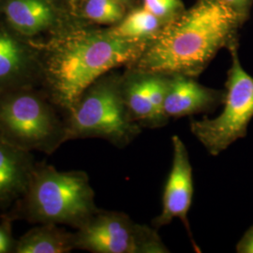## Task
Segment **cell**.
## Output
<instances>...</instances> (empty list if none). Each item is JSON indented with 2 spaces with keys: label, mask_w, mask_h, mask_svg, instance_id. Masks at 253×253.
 Instances as JSON below:
<instances>
[{
  "label": "cell",
  "mask_w": 253,
  "mask_h": 253,
  "mask_svg": "<svg viewBox=\"0 0 253 253\" xmlns=\"http://www.w3.org/2000/svg\"><path fill=\"white\" fill-rule=\"evenodd\" d=\"M36 164L32 152L11 145L0 134V210L13 207L25 194Z\"/></svg>",
  "instance_id": "11"
},
{
  "label": "cell",
  "mask_w": 253,
  "mask_h": 253,
  "mask_svg": "<svg viewBox=\"0 0 253 253\" xmlns=\"http://www.w3.org/2000/svg\"><path fill=\"white\" fill-rule=\"evenodd\" d=\"M118 1L125 7H130L134 3V0H118Z\"/></svg>",
  "instance_id": "21"
},
{
  "label": "cell",
  "mask_w": 253,
  "mask_h": 253,
  "mask_svg": "<svg viewBox=\"0 0 253 253\" xmlns=\"http://www.w3.org/2000/svg\"><path fill=\"white\" fill-rule=\"evenodd\" d=\"M12 220L9 217H3L0 223V253H14L17 239L14 238L11 228Z\"/></svg>",
  "instance_id": "18"
},
{
  "label": "cell",
  "mask_w": 253,
  "mask_h": 253,
  "mask_svg": "<svg viewBox=\"0 0 253 253\" xmlns=\"http://www.w3.org/2000/svg\"><path fill=\"white\" fill-rule=\"evenodd\" d=\"M143 7L163 21L173 19L184 10L181 0H144Z\"/></svg>",
  "instance_id": "17"
},
{
  "label": "cell",
  "mask_w": 253,
  "mask_h": 253,
  "mask_svg": "<svg viewBox=\"0 0 253 253\" xmlns=\"http://www.w3.org/2000/svg\"><path fill=\"white\" fill-rule=\"evenodd\" d=\"M236 253H253V225L248 229L236 245Z\"/></svg>",
  "instance_id": "19"
},
{
  "label": "cell",
  "mask_w": 253,
  "mask_h": 253,
  "mask_svg": "<svg viewBox=\"0 0 253 253\" xmlns=\"http://www.w3.org/2000/svg\"><path fill=\"white\" fill-rule=\"evenodd\" d=\"M121 86L130 117L143 128H160L168 124L169 118L160 115L149 100L144 73L129 69L126 75L121 76Z\"/></svg>",
  "instance_id": "13"
},
{
  "label": "cell",
  "mask_w": 253,
  "mask_h": 253,
  "mask_svg": "<svg viewBox=\"0 0 253 253\" xmlns=\"http://www.w3.org/2000/svg\"><path fill=\"white\" fill-rule=\"evenodd\" d=\"M16 242L14 253H69L75 250L74 233L57 224H36Z\"/></svg>",
  "instance_id": "14"
},
{
  "label": "cell",
  "mask_w": 253,
  "mask_h": 253,
  "mask_svg": "<svg viewBox=\"0 0 253 253\" xmlns=\"http://www.w3.org/2000/svg\"><path fill=\"white\" fill-rule=\"evenodd\" d=\"M148 43L118 36L112 29H76L59 35L41 53L46 92L66 115L93 83L134 63Z\"/></svg>",
  "instance_id": "1"
},
{
  "label": "cell",
  "mask_w": 253,
  "mask_h": 253,
  "mask_svg": "<svg viewBox=\"0 0 253 253\" xmlns=\"http://www.w3.org/2000/svg\"><path fill=\"white\" fill-rule=\"evenodd\" d=\"M241 17L221 0H199L164 26L128 68L196 77L222 47L235 44Z\"/></svg>",
  "instance_id": "2"
},
{
  "label": "cell",
  "mask_w": 253,
  "mask_h": 253,
  "mask_svg": "<svg viewBox=\"0 0 253 253\" xmlns=\"http://www.w3.org/2000/svg\"><path fill=\"white\" fill-rule=\"evenodd\" d=\"M229 7L235 9L240 15H244L246 10L249 8L252 0H221Z\"/></svg>",
  "instance_id": "20"
},
{
  "label": "cell",
  "mask_w": 253,
  "mask_h": 253,
  "mask_svg": "<svg viewBox=\"0 0 253 253\" xmlns=\"http://www.w3.org/2000/svg\"><path fill=\"white\" fill-rule=\"evenodd\" d=\"M81 1L82 0H69V3L72 6V8L75 9H77V7H78V5L80 4Z\"/></svg>",
  "instance_id": "22"
},
{
  "label": "cell",
  "mask_w": 253,
  "mask_h": 253,
  "mask_svg": "<svg viewBox=\"0 0 253 253\" xmlns=\"http://www.w3.org/2000/svg\"><path fill=\"white\" fill-rule=\"evenodd\" d=\"M75 250L92 253H168L158 229L126 213L100 209L74 232Z\"/></svg>",
  "instance_id": "7"
},
{
  "label": "cell",
  "mask_w": 253,
  "mask_h": 253,
  "mask_svg": "<svg viewBox=\"0 0 253 253\" xmlns=\"http://www.w3.org/2000/svg\"><path fill=\"white\" fill-rule=\"evenodd\" d=\"M40 83L43 84L41 53L0 28V97Z\"/></svg>",
  "instance_id": "9"
},
{
  "label": "cell",
  "mask_w": 253,
  "mask_h": 253,
  "mask_svg": "<svg viewBox=\"0 0 253 253\" xmlns=\"http://www.w3.org/2000/svg\"><path fill=\"white\" fill-rule=\"evenodd\" d=\"M100 208L88 174L84 171H58L37 163L25 194L5 217L32 224H57L79 229Z\"/></svg>",
  "instance_id": "3"
},
{
  "label": "cell",
  "mask_w": 253,
  "mask_h": 253,
  "mask_svg": "<svg viewBox=\"0 0 253 253\" xmlns=\"http://www.w3.org/2000/svg\"><path fill=\"white\" fill-rule=\"evenodd\" d=\"M168 75L163 112L169 119L210 113L223 103L225 91L204 86L188 75Z\"/></svg>",
  "instance_id": "10"
},
{
  "label": "cell",
  "mask_w": 253,
  "mask_h": 253,
  "mask_svg": "<svg viewBox=\"0 0 253 253\" xmlns=\"http://www.w3.org/2000/svg\"><path fill=\"white\" fill-rule=\"evenodd\" d=\"M59 111L46 90L9 92L0 97V134L23 150L51 155L68 142Z\"/></svg>",
  "instance_id": "5"
},
{
  "label": "cell",
  "mask_w": 253,
  "mask_h": 253,
  "mask_svg": "<svg viewBox=\"0 0 253 253\" xmlns=\"http://www.w3.org/2000/svg\"><path fill=\"white\" fill-rule=\"evenodd\" d=\"M172 167L163 189L162 212L152 220V226L159 230L178 218L190 234L191 243L199 250L192 238L188 217L194 192L190 154L179 136H172Z\"/></svg>",
  "instance_id": "8"
},
{
  "label": "cell",
  "mask_w": 253,
  "mask_h": 253,
  "mask_svg": "<svg viewBox=\"0 0 253 253\" xmlns=\"http://www.w3.org/2000/svg\"><path fill=\"white\" fill-rule=\"evenodd\" d=\"M3 9L11 27L23 36L43 32L55 21L54 9L47 0H7Z\"/></svg>",
  "instance_id": "12"
},
{
  "label": "cell",
  "mask_w": 253,
  "mask_h": 253,
  "mask_svg": "<svg viewBox=\"0 0 253 253\" xmlns=\"http://www.w3.org/2000/svg\"><path fill=\"white\" fill-rule=\"evenodd\" d=\"M83 14L98 24H115L124 18L125 6L118 0H85Z\"/></svg>",
  "instance_id": "16"
},
{
  "label": "cell",
  "mask_w": 253,
  "mask_h": 253,
  "mask_svg": "<svg viewBox=\"0 0 253 253\" xmlns=\"http://www.w3.org/2000/svg\"><path fill=\"white\" fill-rule=\"evenodd\" d=\"M163 22L162 19L143 7L133 9L112 30L118 36L150 42L164 27L162 25Z\"/></svg>",
  "instance_id": "15"
},
{
  "label": "cell",
  "mask_w": 253,
  "mask_h": 253,
  "mask_svg": "<svg viewBox=\"0 0 253 253\" xmlns=\"http://www.w3.org/2000/svg\"><path fill=\"white\" fill-rule=\"evenodd\" d=\"M232 66L228 73L223 109L216 118L191 120V133L211 156H218L247 135L253 118V77L244 70L236 44L230 46Z\"/></svg>",
  "instance_id": "6"
},
{
  "label": "cell",
  "mask_w": 253,
  "mask_h": 253,
  "mask_svg": "<svg viewBox=\"0 0 253 253\" xmlns=\"http://www.w3.org/2000/svg\"><path fill=\"white\" fill-rule=\"evenodd\" d=\"M67 140L99 138L118 148L130 145L143 127L130 117L121 76L106 73L84 91L65 115Z\"/></svg>",
  "instance_id": "4"
}]
</instances>
